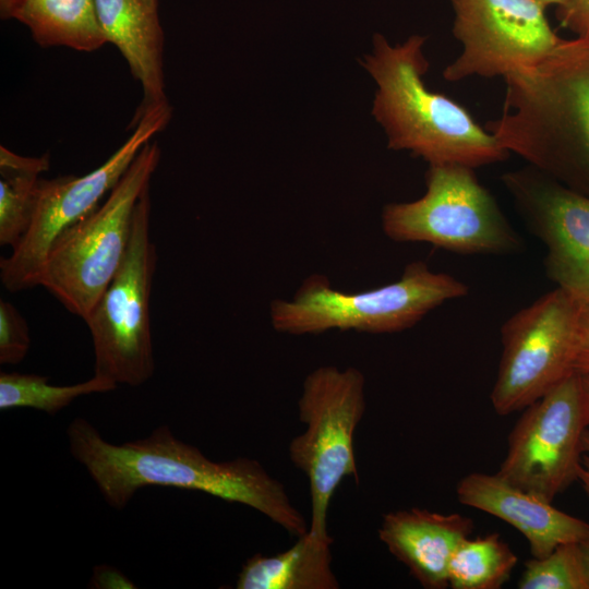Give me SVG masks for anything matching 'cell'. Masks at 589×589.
Wrapping results in <instances>:
<instances>
[{
    "label": "cell",
    "instance_id": "cell-1",
    "mask_svg": "<svg viewBox=\"0 0 589 589\" xmlns=\"http://www.w3.org/2000/svg\"><path fill=\"white\" fill-rule=\"evenodd\" d=\"M67 435L71 455L112 508H124L142 488L170 486L251 507L293 537L309 531L284 484L255 459L212 460L197 447L177 438L166 425L146 437L113 444L86 419L75 418Z\"/></svg>",
    "mask_w": 589,
    "mask_h": 589
},
{
    "label": "cell",
    "instance_id": "cell-2",
    "mask_svg": "<svg viewBox=\"0 0 589 589\" xmlns=\"http://www.w3.org/2000/svg\"><path fill=\"white\" fill-rule=\"evenodd\" d=\"M504 81L502 113L486 129L508 153L589 195V36L562 38Z\"/></svg>",
    "mask_w": 589,
    "mask_h": 589
},
{
    "label": "cell",
    "instance_id": "cell-3",
    "mask_svg": "<svg viewBox=\"0 0 589 589\" xmlns=\"http://www.w3.org/2000/svg\"><path fill=\"white\" fill-rule=\"evenodd\" d=\"M424 41L413 35L392 46L376 34L373 52L364 59L377 84L372 113L386 132L388 147L409 151L429 165L474 169L506 159L509 153L464 106L425 86Z\"/></svg>",
    "mask_w": 589,
    "mask_h": 589
},
{
    "label": "cell",
    "instance_id": "cell-4",
    "mask_svg": "<svg viewBox=\"0 0 589 589\" xmlns=\"http://www.w3.org/2000/svg\"><path fill=\"white\" fill-rule=\"evenodd\" d=\"M151 140L139 152L106 201L65 229L52 243L38 286L72 314L87 318L125 256L134 212L159 164Z\"/></svg>",
    "mask_w": 589,
    "mask_h": 589
},
{
    "label": "cell",
    "instance_id": "cell-5",
    "mask_svg": "<svg viewBox=\"0 0 589 589\" xmlns=\"http://www.w3.org/2000/svg\"><path fill=\"white\" fill-rule=\"evenodd\" d=\"M467 292L462 281L420 261L409 264L398 280L362 292L334 289L325 276L312 275L291 300L272 302L271 322L275 330L291 335L330 329L395 333Z\"/></svg>",
    "mask_w": 589,
    "mask_h": 589
},
{
    "label": "cell",
    "instance_id": "cell-6",
    "mask_svg": "<svg viewBox=\"0 0 589 589\" xmlns=\"http://www.w3.org/2000/svg\"><path fill=\"white\" fill-rule=\"evenodd\" d=\"M365 380L357 368L323 365L304 380L298 400L305 430L289 443L291 462L309 482V531L333 539L327 530L332 497L348 477L358 479L354 432L365 411Z\"/></svg>",
    "mask_w": 589,
    "mask_h": 589
},
{
    "label": "cell",
    "instance_id": "cell-7",
    "mask_svg": "<svg viewBox=\"0 0 589 589\" xmlns=\"http://www.w3.org/2000/svg\"><path fill=\"white\" fill-rule=\"evenodd\" d=\"M426 191L384 207L382 227L397 242H425L461 254H506L521 241L473 168L429 165Z\"/></svg>",
    "mask_w": 589,
    "mask_h": 589
},
{
    "label": "cell",
    "instance_id": "cell-8",
    "mask_svg": "<svg viewBox=\"0 0 589 589\" xmlns=\"http://www.w3.org/2000/svg\"><path fill=\"white\" fill-rule=\"evenodd\" d=\"M151 209L148 187L136 204L123 262L84 321L94 348V374L117 385H143L155 372L149 300L157 250Z\"/></svg>",
    "mask_w": 589,
    "mask_h": 589
},
{
    "label": "cell",
    "instance_id": "cell-9",
    "mask_svg": "<svg viewBox=\"0 0 589 589\" xmlns=\"http://www.w3.org/2000/svg\"><path fill=\"white\" fill-rule=\"evenodd\" d=\"M170 119L168 101L139 112L133 133L101 166L82 177L40 179L31 225L12 253L0 261V279L5 289L16 292L38 286L55 240L99 206V201L117 185L141 148Z\"/></svg>",
    "mask_w": 589,
    "mask_h": 589
},
{
    "label": "cell",
    "instance_id": "cell-10",
    "mask_svg": "<svg viewBox=\"0 0 589 589\" xmlns=\"http://www.w3.org/2000/svg\"><path fill=\"white\" fill-rule=\"evenodd\" d=\"M584 299L558 286L504 323L502 354L491 392L497 414L522 410L575 372L573 361Z\"/></svg>",
    "mask_w": 589,
    "mask_h": 589
},
{
    "label": "cell",
    "instance_id": "cell-11",
    "mask_svg": "<svg viewBox=\"0 0 589 589\" xmlns=\"http://www.w3.org/2000/svg\"><path fill=\"white\" fill-rule=\"evenodd\" d=\"M589 428L581 375L573 372L522 409L508 435L502 479L549 502L578 481Z\"/></svg>",
    "mask_w": 589,
    "mask_h": 589
},
{
    "label": "cell",
    "instance_id": "cell-12",
    "mask_svg": "<svg viewBox=\"0 0 589 589\" xmlns=\"http://www.w3.org/2000/svg\"><path fill=\"white\" fill-rule=\"evenodd\" d=\"M453 35L461 52L443 72L446 81L503 79L543 60L562 40L540 0H449Z\"/></svg>",
    "mask_w": 589,
    "mask_h": 589
},
{
    "label": "cell",
    "instance_id": "cell-13",
    "mask_svg": "<svg viewBox=\"0 0 589 589\" xmlns=\"http://www.w3.org/2000/svg\"><path fill=\"white\" fill-rule=\"evenodd\" d=\"M502 181L546 247L549 276L589 299V195L532 166L509 171Z\"/></svg>",
    "mask_w": 589,
    "mask_h": 589
},
{
    "label": "cell",
    "instance_id": "cell-14",
    "mask_svg": "<svg viewBox=\"0 0 589 589\" xmlns=\"http://www.w3.org/2000/svg\"><path fill=\"white\" fill-rule=\"evenodd\" d=\"M459 503L500 518L519 531L532 557L589 536V524L560 510L544 498L519 489L497 473L471 472L456 486Z\"/></svg>",
    "mask_w": 589,
    "mask_h": 589
},
{
    "label": "cell",
    "instance_id": "cell-15",
    "mask_svg": "<svg viewBox=\"0 0 589 589\" xmlns=\"http://www.w3.org/2000/svg\"><path fill=\"white\" fill-rule=\"evenodd\" d=\"M473 530L471 518L412 507L385 514L378 538L425 589L448 588L450 558Z\"/></svg>",
    "mask_w": 589,
    "mask_h": 589
},
{
    "label": "cell",
    "instance_id": "cell-16",
    "mask_svg": "<svg viewBox=\"0 0 589 589\" xmlns=\"http://www.w3.org/2000/svg\"><path fill=\"white\" fill-rule=\"evenodd\" d=\"M107 43L113 44L141 83L143 101L137 110L167 103L164 81V33L157 10L144 0H95Z\"/></svg>",
    "mask_w": 589,
    "mask_h": 589
},
{
    "label": "cell",
    "instance_id": "cell-17",
    "mask_svg": "<svg viewBox=\"0 0 589 589\" xmlns=\"http://www.w3.org/2000/svg\"><path fill=\"white\" fill-rule=\"evenodd\" d=\"M284 552L247 560L238 575V589H337L332 569L333 539H321L310 531L297 537Z\"/></svg>",
    "mask_w": 589,
    "mask_h": 589
},
{
    "label": "cell",
    "instance_id": "cell-18",
    "mask_svg": "<svg viewBox=\"0 0 589 589\" xmlns=\"http://www.w3.org/2000/svg\"><path fill=\"white\" fill-rule=\"evenodd\" d=\"M9 19L25 24L43 47L91 52L107 43L95 0H16Z\"/></svg>",
    "mask_w": 589,
    "mask_h": 589
},
{
    "label": "cell",
    "instance_id": "cell-19",
    "mask_svg": "<svg viewBox=\"0 0 589 589\" xmlns=\"http://www.w3.org/2000/svg\"><path fill=\"white\" fill-rule=\"evenodd\" d=\"M50 166L49 154L17 155L0 146V244L12 249L26 233L35 209L40 173Z\"/></svg>",
    "mask_w": 589,
    "mask_h": 589
},
{
    "label": "cell",
    "instance_id": "cell-20",
    "mask_svg": "<svg viewBox=\"0 0 589 589\" xmlns=\"http://www.w3.org/2000/svg\"><path fill=\"white\" fill-rule=\"evenodd\" d=\"M518 556L497 532L466 538L448 566L453 589H500L510 577Z\"/></svg>",
    "mask_w": 589,
    "mask_h": 589
},
{
    "label": "cell",
    "instance_id": "cell-21",
    "mask_svg": "<svg viewBox=\"0 0 589 589\" xmlns=\"http://www.w3.org/2000/svg\"><path fill=\"white\" fill-rule=\"evenodd\" d=\"M118 385L94 374L87 381L74 385H52L48 376L19 372L0 373V409L32 408L56 414L81 396L103 394Z\"/></svg>",
    "mask_w": 589,
    "mask_h": 589
},
{
    "label": "cell",
    "instance_id": "cell-22",
    "mask_svg": "<svg viewBox=\"0 0 589 589\" xmlns=\"http://www.w3.org/2000/svg\"><path fill=\"white\" fill-rule=\"evenodd\" d=\"M519 589H589L579 542L563 543L525 563Z\"/></svg>",
    "mask_w": 589,
    "mask_h": 589
},
{
    "label": "cell",
    "instance_id": "cell-23",
    "mask_svg": "<svg viewBox=\"0 0 589 589\" xmlns=\"http://www.w3.org/2000/svg\"><path fill=\"white\" fill-rule=\"evenodd\" d=\"M31 347L28 325L10 302L0 301V363L17 364Z\"/></svg>",
    "mask_w": 589,
    "mask_h": 589
},
{
    "label": "cell",
    "instance_id": "cell-24",
    "mask_svg": "<svg viewBox=\"0 0 589 589\" xmlns=\"http://www.w3.org/2000/svg\"><path fill=\"white\" fill-rule=\"evenodd\" d=\"M556 17L575 36H589V0H566L556 8Z\"/></svg>",
    "mask_w": 589,
    "mask_h": 589
},
{
    "label": "cell",
    "instance_id": "cell-25",
    "mask_svg": "<svg viewBox=\"0 0 589 589\" xmlns=\"http://www.w3.org/2000/svg\"><path fill=\"white\" fill-rule=\"evenodd\" d=\"M573 369L579 374H589V299L582 300L577 335Z\"/></svg>",
    "mask_w": 589,
    "mask_h": 589
},
{
    "label": "cell",
    "instance_id": "cell-26",
    "mask_svg": "<svg viewBox=\"0 0 589 589\" xmlns=\"http://www.w3.org/2000/svg\"><path fill=\"white\" fill-rule=\"evenodd\" d=\"M91 585L97 589H130L136 587L120 569L109 565L94 567Z\"/></svg>",
    "mask_w": 589,
    "mask_h": 589
},
{
    "label": "cell",
    "instance_id": "cell-27",
    "mask_svg": "<svg viewBox=\"0 0 589 589\" xmlns=\"http://www.w3.org/2000/svg\"><path fill=\"white\" fill-rule=\"evenodd\" d=\"M578 481L580 482L584 492L589 497V429H586L582 435V456Z\"/></svg>",
    "mask_w": 589,
    "mask_h": 589
},
{
    "label": "cell",
    "instance_id": "cell-28",
    "mask_svg": "<svg viewBox=\"0 0 589 589\" xmlns=\"http://www.w3.org/2000/svg\"><path fill=\"white\" fill-rule=\"evenodd\" d=\"M579 546H580L581 556H582L585 569H586V573H587V577H588V580H589V536L586 539H584L582 541L579 542Z\"/></svg>",
    "mask_w": 589,
    "mask_h": 589
},
{
    "label": "cell",
    "instance_id": "cell-29",
    "mask_svg": "<svg viewBox=\"0 0 589 589\" xmlns=\"http://www.w3.org/2000/svg\"><path fill=\"white\" fill-rule=\"evenodd\" d=\"M16 0H0V14L2 19H9L10 12Z\"/></svg>",
    "mask_w": 589,
    "mask_h": 589
},
{
    "label": "cell",
    "instance_id": "cell-30",
    "mask_svg": "<svg viewBox=\"0 0 589 589\" xmlns=\"http://www.w3.org/2000/svg\"><path fill=\"white\" fill-rule=\"evenodd\" d=\"M580 375H581L584 395H585V400H586L587 416H588V421H589V374H580Z\"/></svg>",
    "mask_w": 589,
    "mask_h": 589
},
{
    "label": "cell",
    "instance_id": "cell-31",
    "mask_svg": "<svg viewBox=\"0 0 589 589\" xmlns=\"http://www.w3.org/2000/svg\"><path fill=\"white\" fill-rule=\"evenodd\" d=\"M545 7L555 5L556 8L561 7L566 0H540Z\"/></svg>",
    "mask_w": 589,
    "mask_h": 589
},
{
    "label": "cell",
    "instance_id": "cell-32",
    "mask_svg": "<svg viewBox=\"0 0 589 589\" xmlns=\"http://www.w3.org/2000/svg\"><path fill=\"white\" fill-rule=\"evenodd\" d=\"M152 9L157 10L158 0H144Z\"/></svg>",
    "mask_w": 589,
    "mask_h": 589
}]
</instances>
